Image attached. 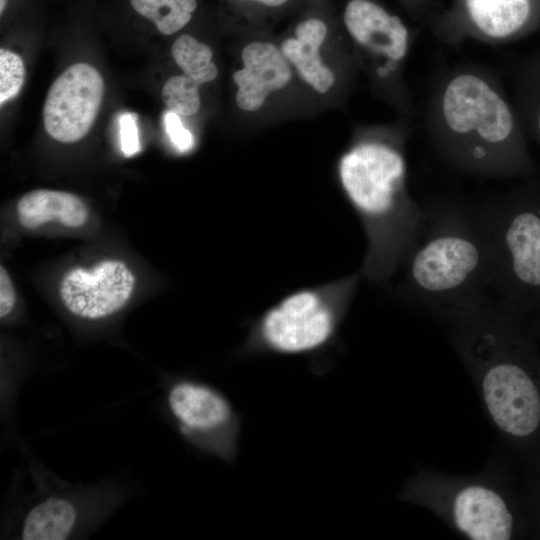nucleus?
<instances>
[{"mask_svg":"<svg viewBox=\"0 0 540 540\" xmlns=\"http://www.w3.org/2000/svg\"><path fill=\"white\" fill-rule=\"evenodd\" d=\"M277 40L304 92L327 106L345 102L359 68L327 0L298 11Z\"/></svg>","mask_w":540,"mask_h":540,"instance_id":"6e6552de","label":"nucleus"},{"mask_svg":"<svg viewBox=\"0 0 540 540\" xmlns=\"http://www.w3.org/2000/svg\"><path fill=\"white\" fill-rule=\"evenodd\" d=\"M422 116L434 151L461 173L528 179L537 172L513 103L489 67L465 62L438 71L427 89Z\"/></svg>","mask_w":540,"mask_h":540,"instance_id":"f257e3e1","label":"nucleus"},{"mask_svg":"<svg viewBox=\"0 0 540 540\" xmlns=\"http://www.w3.org/2000/svg\"><path fill=\"white\" fill-rule=\"evenodd\" d=\"M539 0H459L450 16L438 19L434 35L447 46L466 39L489 45L518 40L536 28Z\"/></svg>","mask_w":540,"mask_h":540,"instance_id":"f8f14e48","label":"nucleus"},{"mask_svg":"<svg viewBox=\"0 0 540 540\" xmlns=\"http://www.w3.org/2000/svg\"><path fill=\"white\" fill-rule=\"evenodd\" d=\"M413 117L359 126L336 163V178L360 219L366 252L362 278L388 286L420 231L424 207L408 188L407 143Z\"/></svg>","mask_w":540,"mask_h":540,"instance_id":"f03ea898","label":"nucleus"},{"mask_svg":"<svg viewBox=\"0 0 540 540\" xmlns=\"http://www.w3.org/2000/svg\"><path fill=\"white\" fill-rule=\"evenodd\" d=\"M361 278L358 270L287 294L251 323L240 354L310 355L324 350L335 341Z\"/></svg>","mask_w":540,"mask_h":540,"instance_id":"423d86ee","label":"nucleus"},{"mask_svg":"<svg viewBox=\"0 0 540 540\" xmlns=\"http://www.w3.org/2000/svg\"><path fill=\"white\" fill-rule=\"evenodd\" d=\"M118 122L121 150L126 157L134 156L141 150L137 116L133 113H123Z\"/></svg>","mask_w":540,"mask_h":540,"instance_id":"b1692460","label":"nucleus"},{"mask_svg":"<svg viewBox=\"0 0 540 540\" xmlns=\"http://www.w3.org/2000/svg\"><path fill=\"white\" fill-rule=\"evenodd\" d=\"M235 108L245 120L277 112L303 90L267 26L244 25V36L232 72ZM304 91V90H303Z\"/></svg>","mask_w":540,"mask_h":540,"instance_id":"9d476101","label":"nucleus"},{"mask_svg":"<svg viewBox=\"0 0 540 540\" xmlns=\"http://www.w3.org/2000/svg\"><path fill=\"white\" fill-rule=\"evenodd\" d=\"M135 275L119 259H103L90 268L75 266L62 276L59 296L74 316L99 320L120 311L135 288Z\"/></svg>","mask_w":540,"mask_h":540,"instance_id":"4468645a","label":"nucleus"},{"mask_svg":"<svg viewBox=\"0 0 540 540\" xmlns=\"http://www.w3.org/2000/svg\"><path fill=\"white\" fill-rule=\"evenodd\" d=\"M512 103L528 139L540 145V47L509 68Z\"/></svg>","mask_w":540,"mask_h":540,"instance_id":"dca6fc26","label":"nucleus"},{"mask_svg":"<svg viewBox=\"0 0 540 540\" xmlns=\"http://www.w3.org/2000/svg\"><path fill=\"white\" fill-rule=\"evenodd\" d=\"M171 56L182 74L204 85L218 77L214 52L205 42L189 33L180 34L171 46Z\"/></svg>","mask_w":540,"mask_h":540,"instance_id":"6ab92c4d","label":"nucleus"},{"mask_svg":"<svg viewBox=\"0 0 540 540\" xmlns=\"http://www.w3.org/2000/svg\"><path fill=\"white\" fill-rule=\"evenodd\" d=\"M200 84L179 74L170 77L162 88V99L167 109L180 117L196 115L201 108Z\"/></svg>","mask_w":540,"mask_h":540,"instance_id":"412c9836","label":"nucleus"},{"mask_svg":"<svg viewBox=\"0 0 540 540\" xmlns=\"http://www.w3.org/2000/svg\"><path fill=\"white\" fill-rule=\"evenodd\" d=\"M25 66L22 58L7 49H0V104L16 97L25 80Z\"/></svg>","mask_w":540,"mask_h":540,"instance_id":"4be33fe9","label":"nucleus"},{"mask_svg":"<svg viewBox=\"0 0 540 540\" xmlns=\"http://www.w3.org/2000/svg\"><path fill=\"white\" fill-rule=\"evenodd\" d=\"M423 207L396 294L444 322L495 296L490 244L479 205L437 198Z\"/></svg>","mask_w":540,"mask_h":540,"instance_id":"7ed1b4c3","label":"nucleus"},{"mask_svg":"<svg viewBox=\"0 0 540 540\" xmlns=\"http://www.w3.org/2000/svg\"><path fill=\"white\" fill-rule=\"evenodd\" d=\"M78 520L75 503L65 497H48L27 512L20 536L24 540L67 539L75 531Z\"/></svg>","mask_w":540,"mask_h":540,"instance_id":"f3484780","label":"nucleus"},{"mask_svg":"<svg viewBox=\"0 0 540 540\" xmlns=\"http://www.w3.org/2000/svg\"><path fill=\"white\" fill-rule=\"evenodd\" d=\"M244 25L266 26L267 21L297 13L312 0H225Z\"/></svg>","mask_w":540,"mask_h":540,"instance_id":"aec40b11","label":"nucleus"},{"mask_svg":"<svg viewBox=\"0 0 540 540\" xmlns=\"http://www.w3.org/2000/svg\"><path fill=\"white\" fill-rule=\"evenodd\" d=\"M17 217L20 225L26 229H36L52 221L78 228L86 223L88 208L77 195L70 192L37 189L19 199Z\"/></svg>","mask_w":540,"mask_h":540,"instance_id":"2eb2a0df","label":"nucleus"},{"mask_svg":"<svg viewBox=\"0 0 540 540\" xmlns=\"http://www.w3.org/2000/svg\"><path fill=\"white\" fill-rule=\"evenodd\" d=\"M164 127L171 143L179 153H188L195 147V139L179 115L167 110L164 114Z\"/></svg>","mask_w":540,"mask_h":540,"instance_id":"5701e85b","label":"nucleus"},{"mask_svg":"<svg viewBox=\"0 0 540 540\" xmlns=\"http://www.w3.org/2000/svg\"><path fill=\"white\" fill-rule=\"evenodd\" d=\"M517 308L496 296L443 323L484 410L502 434L522 439L540 425V392L521 364Z\"/></svg>","mask_w":540,"mask_h":540,"instance_id":"20e7f679","label":"nucleus"},{"mask_svg":"<svg viewBox=\"0 0 540 540\" xmlns=\"http://www.w3.org/2000/svg\"><path fill=\"white\" fill-rule=\"evenodd\" d=\"M312 1H319V0H312Z\"/></svg>","mask_w":540,"mask_h":540,"instance_id":"a878e982","label":"nucleus"},{"mask_svg":"<svg viewBox=\"0 0 540 540\" xmlns=\"http://www.w3.org/2000/svg\"><path fill=\"white\" fill-rule=\"evenodd\" d=\"M132 12L165 36L174 35L195 18L200 0H127Z\"/></svg>","mask_w":540,"mask_h":540,"instance_id":"a211bd4d","label":"nucleus"},{"mask_svg":"<svg viewBox=\"0 0 540 540\" xmlns=\"http://www.w3.org/2000/svg\"><path fill=\"white\" fill-rule=\"evenodd\" d=\"M166 403L187 441L225 462L235 460L241 422L222 392L204 382L180 379L169 386Z\"/></svg>","mask_w":540,"mask_h":540,"instance_id":"9b49d317","label":"nucleus"},{"mask_svg":"<svg viewBox=\"0 0 540 540\" xmlns=\"http://www.w3.org/2000/svg\"><path fill=\"white\" fill-rule=\"evenodd\" d=\"M104 80L87 63L68 67L50 86L42 110L46 132L62 143L85 137L98 115Z\"/></svg>","mask_w":540,"mask_h":540,"instance_id":"ddd939ff","label":"nucleus"},{"mask_svg":"<svg viewBox=\"0 0 540 540\" xmlns=\"http://www.w3.org/2000/svg\"><path fill=\"white\" fill-rule=\"evenodd\" d=\"M398 497L428 509L470 540H509L514 534V513L493 474L421 471L405 482Z\"/></svg>","mask_w":540,"mask_h":540,"instance_id":"1a4fd4ad","label":"nucleus"},{"mask_svg":"<svg viewBox=\"0 0 540 540\" xmlns=\"http://www.w3.org/2000/svg\"><path fill=\"white\" fill-rule=\"evenodd\" d=\"M479 206L494 295L520 311L540 307V182L529 178Z\"/></svg>","mask_w":540,"mask_h":540,"instance_id":"39448f33","label":"nucleus"},{"mask_svg":"<svg viewBox=\"0 0 540 540\" xmlns=\"http://www.w3.org/2000/svg\"><path fill=\"white\" fill-rule=\"evenodd\" d=\"M337 18L371 91L399 116L414 117L404 70L416 33L377 0H344Z\"/></svg>","mask_w":540,"mask_h":540,"instance_id":"0eeeda50","label":"nucleus"},{"mask_svg":"<svg viewBox=\"0 0 540 540\" xmlns=\"http://www.w3.org/2000/svg\"><path fill=\"white\" fill-rule=\"evenodd\" d=\"M15 291L11 278L6 269L0 267V317L4 318L13 310L15 305Z\"/></svg>","mask_w":540,"mask_h":540,"instance_id":"393cba45","label":"nucleus"}]
</instances>
